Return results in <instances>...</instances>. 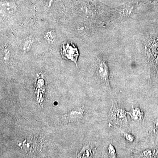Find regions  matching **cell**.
<instances>
[{
  "mask_svg": "<svg viewBox=\"0 0 158 158\" xmlns=\"http://www.w3.org/2000/svg\"><path fill=\"white\" fill-rule=\"evenodd\" d=\"M61 55L64 59L71 60L76 64L79 56L78 49L73 44L67 43L61 48Z\"/></svg>",
  "mask_w": 158,
  "mask_h": 158,
  "instance_id": "3957f363",
  "label": "cell"
},
{
  "mask_svg": "<svg viewBox=\"0 0 158 158\" xmlns=\"http://www.w3.org/2000/svg\"><path fill=\"white\" fill-rule=\"evenodd\" d=\"M138 0H133L114 9L116 17L120 20L128 19L135 11Z\"/></svg>",
  "mask_w": 158,
  "mask_h": 158,
  "instance_id": "7a4b0ae2",
  "label": "cell"
},
{
  "mask_svg": "<svg viewBox=\"0 0 158 158\" xmlns=\"http://www.w3.org/2000/svg\"><path fill=\"white\" fill-rule=\"evenodd\" d=\"M84 110L82 109L73 110L71 113L70 116L71 119L73 120H77L82 118L84 116Z\"/></svg>",
  "mask_w": 158,
  "mask_h": 158,
  "instance_id": "8992f818",
  "label": "cell"
},
{
  "mask_svg": "<svg viewBox=\"0 0 158 158\" xmlns=\"http://www.w3.org/2000/svg\"><path fill=\"white\" fill-rule=\"evenodd\" d=\"M124 137L128 141L130 142H133L134 140V137L131 134H129V133H126L124 134Z\"/></svg>",
  "mask_w": 158,
  "mask_h": 158,
  "instance_id": "9c48e42d",
  "label": "cell"
},
{
  "mask_svg": "<svg viewBox=\"0 0 158 158\" xmlns=\"http://www.w3.org/2000/svg\"><path fill=\"white\" fill-rule=\"evenodd\" d=\"M156 127L158 129V119L156 122Z\"/></svg>",
  "mask_w": 158,
  "mask_h": 158,
  "instance_id": "30bf717a",
  "label": "cell"
},
{
  "mask_svg": "<svg viewBox=\"0 0 158 158\" xmlns=\"http://www.w3.org/2000/svg\"><path fill=\"white\" fill-rule=\"evenodd\" d=\"M127 114L131 116L133 121L140 123L143 120L144 113L139 108H132Z\"/></svg>",
  "mask_w": 158,
  "mask_h": 158,
  "instance_id": "5b68a950",
  "label": "cell"
},
{
  "mask_svg": "<svg viewBox=\"0 0 158 158\" xmlns=\"http://www.w3.org/2000/svg\"><path fill=\"white\" fill-rule=\"evenodd\" d=\"M92 155V153L91 149L88 146H86L84 147L81 151L79 153L78 157L80 158H89Z\"/></svg>",
  "mask_w": 158,
  "mask_h": 158,
  "instance_id": "52a82bcc",
  "label": "cell"
},
{
  "mask_svg": "<svg viewBox=\"0 0 158 158\" xmlns=\"http://www.w3.org/2000/svg\"><path fill=\"white\" fill-rule=\"evenodd\" d=\"M98 72L103 82L109 86V70L108 64L104 58H100L98 62Z\"/></svg>",
  "mask_w": 158,
  "mask_h": 158,
  "instance_id": "277c9868",
  "label": "cell"
},
{
  "mask_svg": "<svg viewBox=\"0 0 158 158\" xmlns=\"http://www.w3.org/2000/svg\"><path fill=\"white\" fill-rule=\"evenodd\" d=\"M108 153L110 157L116 158V149L112 144H110L108 147Z\"/></svg>",
  "mask_w": 158,
  "mask_h": 158,
  "instance_id": "ba28073f",
  "label": "cell"
},
{
  "mask_svg": "<svg viewBox=\"0 0 158 158\" xmlns=\"http://www.w3.org/2000/svg\"><path fill=\"white\" fill-rule=\"evenodd\" d=\"M127 112L116 104H113L109 113V118L115 124L121 126H127Z\"/></svg>",
  "mask_w": 158,
  "mask_h": 158,
  "instance_id": "6da1fadb",
  "label": "cell"
}]
</instances>
